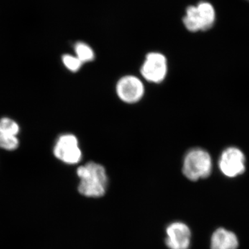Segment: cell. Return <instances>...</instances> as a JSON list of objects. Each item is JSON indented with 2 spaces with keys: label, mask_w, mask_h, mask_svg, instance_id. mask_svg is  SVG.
Listing matches in <instances>:
<instances>
[{
  "label": "cell",
  "mask_w": 249,
  "mask_h": 249,
  "mask_svg": "<svg viewBox=\"0 0 249 249\" xmlns=\"http://www.w3.org/2000/svg\"><path fill=\"white\" fill-rule=\"evenodd\" d=\"M80 181L78 191L88 197H100L104 196L107 188L108 178L106 168L102 165L90 161L77 170Z\"/></svg>",
  "instance_id": "6da1fadb"
},
{
  "label": "cell",
  "mask_w": 249,
  "mask_h": 249,
  "mask_svg": "<svg viewBox=\"0 0 249 249\" xmlns=\"http://www.w3.org/2000/svg\"><path fill=\"white\" fill-rule=\"evenodd\" d=\"M213 169V160L209 152L200 147L188 150L183 159V173L191 181L209 178Z\"/></svg>",
  "instance_id": "7a4b0ae2"
},
{
  "label": "cell",
  "mask_w": 249,
  "mask_h": 249,
  "mask_svg": "<svg viewBox=\"0 0 249 249\" xmlns=\"http://www.w3.org/2000/svg\"><path fill=\"white\" fill-rule=\"evenodd\" d=\"M168 60L160 52H150L145 56L141 67L142 78L152 83H162L168 73Z\"/></svg>",
  "instance_id": "3957f363"
},
{
  "label": "cell",
  "mask_w": 249,
  "mask_h": 249,
  "mask_svg": "<svg viewBox=\"0 0 249 249\" xmlns=\"http://www.w3.org/2000/svg\"><path fill=\"white\" fill-rule=\"evenodd\" d=\"M53 154L58 160L69 165L79 163L83 156L78 139L72 134H62L59 137L54 146Z\"/></svg>",
  "instance_id": "277c9868"
},
{
  "label": "cell",
  "mask_w": 249,
  "mask_h": 249,
  "mask_svg": "<svg viewBox=\"0 0 249 249\" xmlns=\"http://www.w3.org/2000/svg\"><path fill=\"white\" fill-rule=\"evenodd\" d=\"M219 168L228 178H235L245 173L246 158L244 152L236 147H229L221 154Z\"/></svg>",
  "instance_id": "5b68a950"
},
{
  "label": "cell",
  "mask_w": 249,
  "mask_h": 249,
  "mask_svg": "<svg viewBox=\"0 0 249 249\" xmlns=\"http://www.w3.org/2000/svg\"><path fill=\"white\" fill-rule=\"evenodd\" d=\"M116 94L123 102L127 104L138 103L145 94L142 80L133 75L121 77L116 86Z\"/></svg>",
  "instance_id": "8992f818"
},
{
  "label": "cell",
  "mask_w": 249,
  "mask_h": 249,
  "mask_svg": "<svg viewBox=\"0 0 249 249\" xmlns=\"http://www.w3.org/2000/svg\"><path fill=\"white\" fill-rule=\"evenodd\" d=\"M165 245L170 249H188L191 245V232L184 223H172L166 229Z\"/></svg>",
  "instance_id": "52a82bcc"
},
{
  "label": "cell",
  "mask_w": 249,
  "mask_h": 249,
  "mask_svg": "<svg viewBox=\"0 0 249 249\" xmlns=\"http://www.w3.org/2000/svg\"><path fill=\"white\" fill-rule=\"evenodd\" d=\"M237 236L225 229H218L211 238V249H237Z\"/></svg>",
  "instance_id": "ba28073f"
},
{
  "label": "cell",
  "mask_w": 249,
  "mask_h": 249,
  "mask_svg": "<svg viewBox=\"0 0 249 249\" xmlns=\"http://www.w3.org/2000/svg\"><path fill=\"white\" fill-rule=\"evenodd\" d=\"M198 18L200 23L201 31L209 30L213 27L216 20V12L213 6L208 1H201L196 5Z\"/></svg>",
  "instance_id": "9c48e42d"
},
{
  "label": "cell",
  "mask_w": 249,
  "mask_h": 249,
  "mask_svg": "<svg viewBox=\"0 0 249 249\" xmlns=\"http://www.w3.org/2000/svg\"><path fill=\"white\" fill-rule=\"evenodd\" d=\"M183 23L187 30L191 32L201 31L196 6H189L187 7L186 15L183 18Z\"/></svg>",
  "instance_id": "30bf717a"
},
{
  "label": "cell",
  "mask_w": 249,
  "mask_h": 249,
  "mask_svg": "<svg viewBox=\"0 0 249 249\" xmlns=\"http://www.w3.org/2000/svg\"><path fill=\"white\" fill-rule=\"evenodd\" d=\"M74 51L76 53L75 55L83 64L91 62L94 60L95 53L93 49L85 42H76L74 45Z\"/></svg>",
  "instance_id": "8fae6325"
},
{
  "label": "cell",
  "mask_w": 249,
  "mask_h": 249,
  "mask_svg": "<svg viewBox=\"0 0 249 249\" xmlns=\"http://www.w3.org/2000/svg\"><path fill=\"white\" fill-rule=\"evenodd\" d=\"M19 132V126L17 122L8 117L0 119V134L17 136Z\"/></svg>",
  "instance_id": "7c38bea8"
},
{
  "label": "cell",
  "mask_w": 249,
  "mask_h": 249,
  "mask_svg": "<svg viewBox=\"0 0 249 249\" xmlns=\"http://www.w3.org/2000/svg\"><path fill=\"white\" fill-rule=\"evenodd\" d=\"M19 144L17 136L0 134V148L12 151L18 148Z\"/></svg>",
  "instance_id": "4fadbf2b"
},
{
  "label": "cell",
  "mask_w": 249,
  "mask_h": 249,
  "mask_svg": "<svg viewBox=\"0 0 249 249\" xmlns=\"http://www.w3.org/2000/svg\"><path fill=\"white\" fill-rule=\"evenodd\" d=\"M62 60L65 67L71 72L79 71L80 69L83 65L76 55H70V54H65V55H62Z\"/></svg>",
  "instance_id": "5bb4252c"
},
{
  "label": "cell",
  "mask_w": 249,
  "mask_h": 249,
  "mask_svg": "<svg viewBox=\"0 0 249 249\" xmlns=\"http://www.w3.org/2000/svg\"><path fill=\"white\" fill-rule=\"evenodd\" d=\"M248 1H249V0H248Z\"/></svg>",
  "instance_id": "9a60e30c"
}]
</instances>
